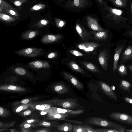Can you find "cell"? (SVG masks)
Instances as JSON below:
<instances>
[{"label":"cell","instance_id":"6f0895ef","mask_svg":"<svg viewBox=\"0 0 132 132\" xmlns=\"http://www.w3.org/2000/svg\"><path fill=\"white\" fill-rule=\"evenodd\" d=\"M128 33L130 35L132 36V31H128Z\"/></svg>","mask_w":132,"mask_h":132},{"label":"cell","instance_id":"277c9868","mask_svg":"<svg viewBox=\"0 0 132 132\" xmlns=\"http://www.w3.org/2000/svg\"><path fill=\"white\" fill-rule=\"evenodd\" d=\"M111 119L128 125H132V116L125 113L113 112L108 115Z\"/></svg>","mask_w":132,"mask_h":132},{"label":"cell","instance_id":"d4e9b609","mask_svg":"<svg viewBox=\"0 0 132 132\" xmlns=\"http://www.w3.org/2000/svg\"><path fill=\"white\" fill-rule=\"evenodd\" d=\"M68 65L72 70L81 73H84L83 70L75 62L71 61L69 62Z\"/></svg>","mask_w":132,"mask_h":132},{"label":"cell","instance_id":"44dd1931","mask_svg":"<svg viewBox=\"0 0 132 132\" xmlns=\"http://www.w3.org/2000/svg\"><path fill=\"white\" fill-rule=\"evenodd\" d=\"M55 91L61 94H65L69 92V88L64 84H60L56 86L55 88Z\"/></svg>","mask_w":132,"mask_h":132},{"label":"cell","instance_id":"4316f807","mask_svg":"<svg viewBox=\"0 0 132 132\" xmlns=\"http://www.w3.org/2000/svg\"><path fill=\"white\" fill-rule=\"evenodd\" d=\"M16 11V9L14 8L11 9H5L3 13H6L16 19H17L19 17V15Z\"/></svg>","mask_w":132,"mask_h":132},{"label":"cell","instance_id":"30bf717a","mask_svg":"<svg viewBox=\"0 0 132 132\" xmlns=\"http://www.w3.org/2000/svg\"><path fill=\"white\" fill-rule=\"evenodd\" d=\"M87 25L92 30L98 31H103L104 29L99 24L96 19L90 16L87 17Z\"/></svg>","mask_w":132,"mask_h":132},{"label":"cell","instance_id":"ab89813d","mask_svg":"<svg viewBox=\"0 0 132 132\" xmlns=\"http://www.w3.org/2000/svg\"><path fill=\"white\" fill-rule=\"evenodd\" d=\"M124 100L127 103L132 104V98L128 97H126L124 98Z\"/></svg>","mask_w":132,"mask_h":132},{"label":"cell","instance_id":"603a6c76","mask_svg":"<svg viewBox=\"0 0 132 132\" xmlns=\"http://www.w3.org/2000/svg\"><path fill=\"white\" fill-rule=\"evenodd\" d=\"M87 69L93 72L100 73V71L92 63L83 62L82 63Z\"/></svg>","mask_w":132,"mask_h":132},{"label":"cell","instance_id":"7c38bea8","mask_svg":"<svg viewBox=\"0 0 132 132\" xmlns=\"http://www.w3.org/2000/svg\"><path fill=\"white\" fill-rule=\"evenodd\" d=\"M124 47L123 45H121L117 47L116 49L114 56L113 68V73L116 71L117 68L120 56Z\"/></svg>","mask_w":132,"mask_h":132},{"label":"cell","instance_id":"8992f818","mask_svg":"<svg viewBox=\"0 0 132 132\" xmlns=\"http://www.w3.org/2000/svg\"><path fill=\"white\" fill-rule=\"evenodd\" d=\"M100 44L95 42H88L82 43L77 45L76 47L86 52H92L100 46Z\"/></svg>","mask_w":132,"mask_h":132},{"label":"cell","instance_id":"91938a15","mask_svg":"<svg viewBox=\"0 0 132 132\" xmlns=\"http://www.w3.org/2000/svg\"><path fill=\"white\" fill-rule=\"evenodd\" d=\"M60 0V1H63V0Z\"/></svg>","mask_w":132,"mask_h":132},{"label":"cell","instance_id":"f6af8a7d","mask_svg":"<svg viewBox=\"0 0 132 132\" xmlns=\"http://www.w3.org/2000/svg\"><path fill=\"white\" fill-rule=\"evenodd\" d=\"M43 125L46 127H49L50 126L51 124L49 122H44L42 123Z\"/></svg>","mask_w":132,"mask_h":132},{"label":"cell","instance_id":"7a4b0ae2","mask_svg":"<svg viewBox=\"0 0 132 132\" xmlns=\"http://www.w3.org/2000/svg\"><path fill=\"white\" fill-rule=\"evenodd\" d=\"M85 121L90 124L103 127L113 128L119 125L107 119L98 117H90Z\"/></svg>","mask_w":132,"mask_h":132},{"label":"cell","instance_id":"5b68a950","mask_svg":"<svg viewBox=\"0 0 132 132\" xmlns=\"http://www.w3.org/2000/svg\"><path fill=\"white\" fill-rule=\"evenodd\" d=\"M63 73L65 79L73 86L79 89H84L83 84L76 77L64 71Z\"/></svg>","mask_w":132,"mask_h":132},{"label":"cell","instance_id":"4dcf8cb0","mask_svg":"<svg viewBox=\"0 0 132 132\" xmlns=\"http://www.w3.org/2000/svg\"><path fill=\"white\" fill-rule=\"evenodd\" d=\"M46 5L44 4L39 3L34 5L30 9L31 11H36L44 9Z\"/></svg>","mask_w":132,"mask_h":132},{"label":"cell","instance_id":"bcb514c9","mask_svg":"<svg viewBox=\"0 0 132 132\" xmlns=\"http://www.w3.org/2000/svg\"><path fill=\"white\" fill-rule=\"evenodd\" d=\"M45 107V109H48L50 108V105L49 104H45L43 105Z\"/></svg>","mask_w":132,"mask_h":132},{"label":"cell","instance_id":"f35d334b","mask_svg":"<svg viewBox=\"0 0 132 132\" xmlns=\"http://www.w3.org/2000/svg\"><path fill=\"white\" fill-rule=\"evenodd\" d=\"M62 120H64L67 121L71 122H73L74 123H75L76 124H83V123L82 121H77L76 120H67L65 119H62Z\"/></svg>","mask_w":132,"mask_h":132},{"label":"cell","instance_id":"7bdbcfd3","mask_svg":"<svg viewBox=\"0 0 132 132\" xmlns=\"http://www.w3.org/2000/svg\"><path fill=\"white\" fill-rule=\"evenodd\" d=\"M29 102V100L28 99H24L22 100L21 101V102L22 104H27Z\"/></svg>","mask_w":132,"mask_h":132},{"label":"cell","instance_id":"83f0119b","mask_svg":"<svg viewBox=\"0 0 132 132\" xmlns=\"http://www.w3.org/2000/svg\"><path fill=\"white\" fill-rule=\"evenodd\" d=\"M115 5L118 7H125L127 5V0H109Z\"/></svg>","mask_w":132,"mask_h":132},{"label":"cell","instance_id":"836d02e7","mask_svg":"<svg viewBox=\"0 0 132 132\" xmlns=\"http://www.w3.org/2000/svg\"><path fill=\"white\" fill-rule=\"evenodd\" d=\"M55 21L56 25L59 28L63 27L65 24V22L64 21L57 18L55 19Z\"/></svg>","mask_w":132,"mask_h":132},{"label":"cell","instance_id":"d6986e66","mask_svg":"<svg viewBox=\"0 0 132 132\" xmlns=\"http://www.w3.org/2000/svg\"><path fill=\"white\" fill-rule=\"evenodd\" d=\"M120 81V83L119 85V87L120 88L124 91L129 92H131L130 88L132 85L130 83L123 80H121Z\"/></svg>","mask_w":132,"mask_h":132},{"label":"cell","instance_id":"5bb4252c","mask_svg":"<svg viewBox=\"0 0 132 132\" xmlns=\"http://www.w3.org/2000/svg\"><path fill=\"white\" fill-rule=\"evenodd\" d=\"M62 36L60 35H46L43 37L41 42L44 43L48 44L55 42L61 39Z\"/></svg>","mask_w":132,"mask_h":132},{"label":"cell","instance_id":"8fae6325","mask_svg":"<svg viewBox=\"0 0 132 132\" xmlns=\"http://www.w3.org/2000/svg\"><path fill=\"white\" fill-rule=\"evenodd\" d=\"M30 68L35 69L49 68L50 65L48 63L45 61H35L28 64Z\"/></svg>","mask_w":132,"mask_h":132},{"label":"cell","instance_id":"9a60e30c","mask_svg":"<svg viewBox=\"0 0 132 132\" xmlns=\"http://www.w3.org/2000/svg\"><path fill=\"white\" fill-rule=\"evenodd\" d=\"M56 111L58 113L68 115H76L81 114L84 112V110H73L68 109L57 108Z\"/></svg>","mask_w":132,"mask_h":132},{"label":"cell","instance_id":"94428289","mask_svg":"<svg viewBox=\"0 0 132 132\" xmlns=\"http://www.w3.org/2000/svg\"></svg>","mask_w":132,"mask_h":132},{"label":"cell","instance_id":"d590c367","mask_svg":"<svg viewBox=\"0 0 132 132\" xmlns=\"http://www.w3.org/2000/svg\"><path fill=\"white\" fill-rule=\"evenodd\" d=\"M28 0H14L13 3L16 6H20L22 5L24 3L26 2Z\"/></svg>","mask_w":132,"mask_h":132},{"label":"cell","instance_id":"cb8c5ba5","mask_svg":"<svg viewBox=\"0 0 132 132\" xmlns=\"http://www.w3.org/2000/svg\"><path fill=\"white\" fill-rule=\"evenodd\" d=\"M38 31L36 30H30L23 33L22 36V38L29 39L34 38L37 35Z\"/></svg>","mask_w":132,"mask_h":132},{"label":"cell","instance_id":"db71d44e","mask_svg":"<svg viewBox=\"0 0 132 132\" xmlns=\"http://www.w3.org/2000/svg\"><path fill=\"white\" fill-rule=\"evenodd\" d=\"M47 114V112H45L42 111L40 113V114L42 115H45Z\"/></svg>","mask_w":132,"mask_h":132},{"label":"cell","instance_id":"ffe728a7","mask_svg":"<svg viewBox=\"0 0 132 132\" xmlns=\"http://www.w3.org/2000/svg\"><path fill=\"white\" fill-rule=\"evenodd\" d=\"M108 30L103 31L93 32L95 38L99 40H105L108 37Z\"/></svg>","mask_w":132,"mask_h":132},{"label":"cell","instance_id":"74e56055","mask_svg":"<svg viewBox=\"0 0 132 132\" xmlns=\"http://www.w3.org/2000/svg\"><path fill=\"white\" fill-rule=\"evenodd\" d=\"M57 55V53L56 52H52L49 54L47 57L49 59L54 58L56 57Z\"/></svg>","mask_w":132,"mask_h":132},{"label":"cell","instance_id":"7402d4cb","mask_svg":"<svg viewBox=\"0 0 132 132\" xmlns=\"http://www.w3.org/2000/svg\"><path fill=\"white\" fill-rule=\"evenodd\" d=\"M73 126L72 125L68 123H64L59 126L58 130L64 132H71L72 131Z\"/></svg>","mask_w":132,"mask_h":132},{"label":"cell","instance_id":"484cf974","mask_svg":"<svg viewBox=\"0 0 132 132\" xmlns=\"http://www.w3.org/2000/svg\"><path fill=\"white\" fill-rule=\"evenodd\" d=\"M0 19L2 21L9 23L15 21L16 18L6 14L0 13Z\"/></svg>","mask_w":132,"mask_h":132},{"label":"cell","instance_id":"52a82bcc","mask_svg":"<svg viewBox=\"0 0 132 132\" xmlns=\"http://www.w3.org/2000/svg\"><path fill=\"white\" fill-rule=\"evenodd\" d=\"M58 103L62 107L68 109H73L78 105V102L73 98L61 100Z\"/></svg>","mask_w":132,"mask_h":132},{"label":"cell","instance_id":"f907efd6","mask_svg":"<svg viewBox=\"0 0 132 132\" xmlns=\"http://www.w3.org/2000/svg\"><path fill=\"white\" fill-rule=\"evenodd\" d=\"M128 69L132 72V64L129 66Z\"/></svg>","mask_w":132,"mask_h":132},{"label":"cell","instance_id":"f546056e","mask_svg":"<svg viewBox=\"0 0 132 132\" xmlns=\"http://www.w3.org/2000/svg\"><path fill=\"white\" fill-rule=\"evenodd\" d=\"M118 72L119 75L122 76L127 75L126 67L123 64L119 66L118 68Z\"/></svg>","mask_w":132,"mask_h":132},{"label":"cell","instance_id":"ba28073f","mask_svg":"<svg viewBox=\"0 0 132 132\" xmlns=\"http://www.w3.org/2000/svg\"><path fill=\"white\" fill-rule=\"evenodd\" d=\"M98 83L102 90L107 96L116 100H118V98L115 93L107 84L102 81H99Z\"/></svg>","mask_w":132,"mask_h":132},{"label":"cell","instance_id":"6da1fadb","mask_svg":"<svg viewBox=\"0 0 132 132\" xmlns=\"http://www.w3.org/2000/svg\"><path fill=\"white\" fill-rule=\"evenodd\" d=\"M104 9L107 10L108 13L105 16L108 19L111 20L117 24L121 22H124L128 20L122 16L123 12L122 10L110 7L104 3Z\"/></svg>","mask_w":132,"mask_h":132},{"label":"cell","instance_id":"816d5d0a","mask_svg":"<svg viewBox=\"0 0 132 132\" xmlns=\"http://www.w3.org/2000/svg\"><path fill=\"white\" fill-rule=\"evenodd\" d=\"M36 108L38 110H40L41 107V105H37L36 106Z\"/></svg>","mask_w":132,"mask_h":132},{"label":"cell","instance_id":"681fc988","mask_svg":"<svg viewBox=\"0 0 132 132\" xmlns=\"http://www.w3.org/2000/svg\"><path fill=\"white\" fill-rule=\"evenodd\" d=\"M44 109H45V106L43 105H41V107L40 110H43Z\"/></svg>","mask_w":132,"mask_h":132},{"label":"cell","instance_id":"e575fe53","mask_svg":"<svg viewBox=\"0 0 132 132\" xmlns=\"http://www.w3.org/2000/svg\"><path fill=\"white\" fill-rule=\"evenodd\" d=\"M15 72L19 75H23L26 73L25 70L22 68L17 67L15 69Z\"/></svg>","mask_w":132,"mask_h":132},{"label":"cell","instance_id":"d6a6232c","mask_svg":"<svg viewBox=\"0 0 132 132\" xmlns=\"http://www.w3.org/2000/svg\"><path fill=\"white\" fill-rule=\"evenodd\" d=\"M0 6L5 9L13 8L12 6L4 0H0Z\"/></svg>","mask_w":132,"mask_h":132},{"label":"cell","instance_id":"e0dca14e","mask_svg":"<svg viewBox=\"0 0 132 132\" xmlns=\"http://www.w3.org/2000/svg\"><path fill=\"white\" fill-rule=\"evenodd\" d=\"M98 132H123L125 131V129L120 125H118L113 129H97Z\"/></svg>","mask_w":132,"mask_h":132},{"label":"cell","instance_id":"3957f363","mask_svg":"<svg viewBox=\"0 0 132 132\" xmlns=\"http://www.w3.org/2000/svg\"><path fill=\"white\" fill-rule=\"evenodd\" d=\"M44 50L41 48L29 47L22 49L15 52L19 55L28 57H35L44 54Z\"/></svg>","mask_w":132,"mask_h":132},{"label":"cell","instance_id":"f5cc1de1","mask_svg":"<svg viewBox=\"0 0 132 132\" xmlns=\"http://www.w3.org/2000/svg\"><path fill=\"white\" fill-rule=\"evenodd\" d=\"M97 1L101 5H102L103 3V0H97Z\"/></svg>","mask_w":132,"mask_h":132},{"label":"cell","instance_id":"b9f144b4","mask_svg":"<svg viewBox=\"0 0 132 132\" xmlns=\"http://www.w3.org/2000/svg\"><path fill=\"white\" fill-rule=\"evenodd\" d=\"M31 113V111L30 110H28L24 111L23 114L24 115L26 116L30 114Z\"/></svg>","mask_w":132,"mask_h":132},{"label":"cell","instance_id":"ee69618b","mask_svg":"<svg viewBox=\"0 0 132 132\" xmlns=\"http://www.w3.org/2000/svg\"><path fill=\"white\" fill-rule=\"evenodd\" d=\"M23 108V106H20L18 107L16 109V112H19L21 111L22 109Z\"/></svg>","mask_w":132,"mask_h":132},{"label":"cell","instance_id":"2e32d148","mask_svg":"<svg viewBox=\"0 0 132 132\" xmlns=\"http://www.w3.org/2000/svg\"><path fill=\"white\" fill-rule=\"evenodd\" d=\"M88 2L87 0H70L69 4L71 7L81 8L86 6Z\"/></svg>","mask_w":132,"mask_h":132},{"label":"cell","instance_id":"8d00e7d4","mask_svg":"<svg viewBox=\"0 0 132 132\" xmlns=\"http://www.w3.org/2000/svg\"><path fill=\"white\" fill-rule=\"evenodd\" d=\"M70 53L77 56H83L84 55L80 52L75 50H71L69 51Z\"/></svg>","mask_w":132,"mask_h":132},{"label":"cell","instance_id":"1f68e13d","mask_svg":"<svg viewBox=\"0 0 132 132\" xmlns=\"http://www.w3.org/2000/svg\"><path fill=\"white\" fill-rule=\"evenodd\" d=\"M49 22V21L47 19H42L35 24V26L39 27H43L47 24Z\"/></svg>","mask_w":132,"mask_h":132},{"label":"cell","instance_id":"f1b7e54d","mask_svg":"<svg viewBox=\"0 0 132 132\" xmlns=\"http://www.w3.org/2000/svg\"><path fill=\"white\" fill-rule=\"evenodd\" d=\"M86 125H74L72 131L73 132H86Z\"/></svg>","mask_w":132,"mask_h":132},{"label":"cell","instance_id":"4fadbf2b","mask_svg":"<svg viewBox=\"0 0 132 132\" xmlns=\"http://www.w3.org/2000/svg\"><path fill=\"white\" fill-rule=\"evenodd\" d=\"M98 59L99 62L103 69L106 70L108 69V61L107 53L104 51H102L100 53Z\"/></svg>","mask_w":132,"mask_h":132},{"label":"cell","instance_id":"9f6ffc18","mask_svg":"<svg viewBox=\"0 0 132 132\" xmlns=\"http://www.w3.org/2000/svg\"><path fill=\"white\" fill-rule=\"evenodd\" d=\"M110 88L112 90H113L115 89V86H112Z\"/></svg>","mask_w":132,"mask_h":132},{"label":"cell","instance_id":"ac0fdd59","mask_svg":"<svg viewBox=\"0 0 132 132\" xmlns=\"http://www.w3.org/2000/svg\"><path fill=\"white\" fill-rule=\"evenodd\" d=\"M132 59V46H129L122 53L121 59L127 61Z\"/></svg>","mask_w":132,"mask_h":132},{"label":"cell","instance_id":"c3c4849f","mask_svg":"<svg viewBox=\"0 0 132 132\" xmlns=\"http://www.w3.org/2000/svg\"><path fill=\"white\" fill-rule=\"evenodd\" d=\"M3 112V109L1 107L0 108V115H2Z\"/></svg>","mask_w":132,"mask_h":132},{"label":"cell","instance_id":"60d3db41","mask_svg":"<svg viewBox=\"0 0 132 132\" xmlns=\"http://www.w3.org/2000/svg\"><path fill=\"white\" fill-rule=\"evenodd\" d=\"M16 88L15 86L13 85H10L8 87V89L11 90H15Z\"/></svg>","mask_w":132,"mask_h":132},{"label":"cell","instance_id":"7dc6e473","mask_svg":"<svg viewBox=\"0 0 132 132\" xmlns=\"http://www.w3.org/2000/svg\"><path fill=\"white\" fill-rule=\"evenodd\" d=\"M23 126L25 128H28L31 126V125L29 124H26L24 125Z\"/></svg>","mask_w":132,"mask_h":132},{"label":"cell","instance_id":"680465c9","mask_svg":"<svg viewBox=\"0 0 132 132\" xmlns=\"http://www.w3.org/2000/svg\"><path fill=\"white\" fill-rule=\"evenodd\" d=\"M131 10L132 14V2L131 3Z\"/></svg>","mask_w":132,"mask_h":132},{"label":"cell","instance_id":"9c48e42d","mask_svg":"<svg viewBox=\"0 0 132 132\" xmlns=\"http://www.w3.org/2000/svg\"><path fill=\"white\" fill-rule=\"evenodd\" d=\"M75 28L77 32L82 40L86 41L89 39H92V36L82 26L77 23Z\"/></svg>","mask_w":132,"mask_h":132},{"label":"cell","instance_id":"11a10c76","mask_svg":"<svg viewBox=\"0 0 132 132\" xmlns=\"http://www.w3.org/2000/svg\"><path fill=\"white\" fill-rule=\"evenodd\" d=\"M34 121V120H33L31 119V120H28L27 121V122L28 123H31V122H33Z\"/></svg>","mask_w":132,"mask_h":132}]
</instances>
